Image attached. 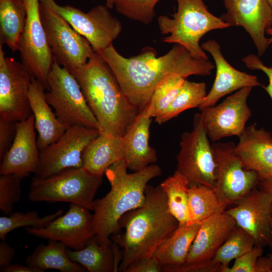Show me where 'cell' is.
<instances>
[{
  "instance_id": "6da1fadb",
  "label": "cell",
  "mask_w": 272,
  "mask_h": 272,
  "mask_svg": "<svg viewBox=\"0 0 272 272\" xmlns=\"http://www.w3.org/2000/svg\"><path fill=\"white\" fill-rule=\"evenodd\" d=\"M98 53L110 68L126 98L140 112L150 101L158 84L166 77L208 76L215 68L209 59L197 58L177 44L159 57L155 49L146 46L139 54L125 57L113 44Z\"/></svg>"
},
{
  "instance_id": "7a4b0ae2",
  "label": "cell",
  "mask_w": 272,
  "mask_h": 272,
  "mask_svg": "<svg viewBox=\"0 0 272 272\" xmlns=\"http://www.w3.org/2000/svg\"><path fill=\"white\" fill-rule=\"evenodd\" d=\"M145 194L142 207L128 212L120 219L119 224L124 232L111 236L122 250L118 271L125 272L134 261L152 257L179 226L168 210L167 198L160 185L156 187L147 185Z\"/></svg>"
},
{
  "instance_id": "3957f363",
  "label": "cell",
  "mask_w": 272,
  "mask_h": 272,
  "mask_svg": "<svg viewBox=\"0 0 272 272\" xmlns=\"http://www.w3.org/2000/svg\"><path fill=\"white\" fill-rule=\"evenodd\" d=\"M100 126V133L123 137L140 113L126 98L110 68L96 52L72 73Z\"/></svg>"
},
{
  "instance_id": "277c9868",
  "label": "cell",
  "mask_w": 272,
  "mask_h": 272,
  "mask_svg": "<svg viewBox=\"0 0 272 272\" xmlns=\"http://www.w3.org/2000/svg\"><path fill=\"white\" fill-rule=\"evenodd\" d=\"M127 169L124 159L108 168L105 174L110 190L104 196L95 200L92 228L101 245L112 244L110 237L121 230L119 224L121 217L144 204L148 182L162 173L160 167L155 164L132 173H127Z\"/></svg>"
},
{
  "instance_id": "5b68a950",
  "label": "cell",
  "mask_w": 272,
  "mask_h": 272,
  "mask_svg": "<svg viewBox=\"0 0 272 272\" xmlns=\"http://www.w3.org/2000/svg\"><path fill=\"white\" fill-rule=\"evenodd\" d=\"M177 11L169 17L160 16L158 27L163 42L180 45L194 57L209 59L199 44L203 36L213 30L230 27L220 17L212 14L203 0H176Z\"/></svg>"
},
{
  "instance_id": "8992f818",
  "label": "cell",
  "mask_w": 272,
  "mask_h": 272,
  "mask_svg": "<svg viewBox=\"0 0 272 272\" xmlns=\"http://www.w3.org/2000/svg\"><path fill=\"white\" fill-rule=\"evenodd\" d=\"M102 181L83 167L70 168L47 178H32L28 198L32 202H66L90 211L95 208L94 197Z\"/></svg>"
},
{
  "instance_id": "52a82bcc",
  "label": "cell",
  "mask_w": 272,
  "mask_h": 272,
  "mask_svg": "<svg viewBox=\"0 0 272 272\" xmlns=\"http://www.w3.org/2000/svg\"><path fill=\"white\" fill-rule=\"evenodd\" d=\"M45 99L57 118L68 127L81 125L98 130L99 124L74 76L54 60L47 78Z\"/></svg>"
},
{
  "instance_id": "ba28073f",
  "label": "cell",
  "mask_w": 272,
  "mask_h": 272,
  "mask_svg": "<svg viewBox=\"0 0 272 272\" xmlns=\"http://www.w3.org/2000/svg\"><path fill=\"white\" fill-rule=\"evenodd\" d=\"M40 13L54 60L71 73L86 64L96 53L89 42L63 18L41 3Z\"/></svg>"
},
{
  "instance_id": "9c48e42d",
  "label": "cell",
  "mask_w": 272,
  "mask_h": 272,
  "mask_svg": "<svg viewBox=\"0 0 272 272\" xmlns=\"http://www.w3.org/2000/svg\"><path fill=\"white\" fill-rule=\"evenodd\" d=\"M40 3L61 16L100 53L120 34L122 25L106 5L94 6L88 12L70 5L60 6L54 0H40Z\"/></svg>"
},
{
  "instance_id": "30bf717a",
  "label": "cell",
  "mask_w": 272,
  "mask_h": 272,
  "mask_svg": "<svg viewBox=\"0 0 272 272\" xmlns=\"http://www.w3.org/2000/svg\"><path fill=\"white\" fill-rule=\"evenodd\" d=\"M193 123L192 130L181 135L177 170L186 177L189 184H202L215 189L216 164L200 113L194 115Z\"/></svg>"
},
{
  "instance_id": "8fae6325",
  "label": "cell",
  "mask_w": 272,
  "mask_h": 272,
  "mask_svg": "<svg viewBox=\"0 0 272 272\" xmlns=\"http://www.w3.org/2000/svg\"><path fill=\"white\" fill-rule=\"evenodd\" d=\"M27 17L18 51L21 63L48 90L47 78L54 62L40 13V0H23Z\"/></svg>"
},
{
  "instance_id": "7c38bea8",
  "label": "cell",
  "mask_w": 272,
  "mask_h": 272,
  "mask_svg": "<svg viewBox=\"0 0 272 272\" xmlns=\"http://www.w3.org/2000/svg\"><path fill=\"white\" fill-rule=\"evenodd\" d=\"M216 164L215 190L228 205L235 203L256 188L260 179L255 171L245 168L231 142L212 145Z\"/></svg>"
},
{
  "instance_id": "4fadbf2b",
  "label": "cell",
  "mask_w": 272,
  "mask_h": 272,
  "mask_svg": "<svg viewBox=\"0 0 272 272\" xmlns=\"http://www.w3.org/2000/svg\"><path fill=\"white\" fill-rule=\"evenodd\" d=\"M32 76L21 62L5 55L0 44V118L19 122L32 114L28 94Z\"/></svg>"
},
{
  "instance_id": "5bb4252c",
  "label": "cell",
  "mask_w": 272,
  "mask_h": 272,
  "mask_svg": "<svg viewBox=\"0 0 272 272\" xmlns=\"http://www.w3.org/2000/svg\"><path fill=\"white\" fill-rule=\"evenodd\" d=\"M99 133L98 130L81 125L69 127L59 139L39 151L35 175L47 178L67 169L83 167V151Z\"/></svg>"
},
{
  "instance_id": "9a60e30c",
  "label": "cell",
  "mask_w": 272,
  "mask_h": 272,
  "mask_svg": "<svg viewBox=\"0 0 272 272\" xmlns=\"http://www.w3.org/2000/svg\"><path fill=\"white\" fill-rule=\"evenodd\" d=\"M236 225L226 212L202 221L184 263L174 272L218 271L211 259Z\"/></svg>"
},
{
  "instance_id": "2e32d148",
  "label": "cell",
  "mask_w": 272,
  "mask_h": 272,
  "mask_svg": "<svg viewBox=\"0 0 272 272\" xmlns=\"http://www.w3.org/2000/svg\"><path fill=\"white\" fill-rule=\"evenodd\" d=\"M252 87L243 88L227 97L218 105L201 110L200 121L209 139L216 142L226 137L244 133L251 116L247 100Z\"/></svg>"
},
{
  "instance_id": "e0dca14e",
  "label": "cell",
  "mask_w": 272,
  "mask_h": 272,
  "mask_svg": "<svg viewBox=\"0 0 272 272\" xmlns=\"http://www.w3.org/2000/svg\"><path fill=\"white\" fill-rule=\"evenodd\" d=\"M226 12L220 18L230 27H241L250 36L258 56L263 55L269 45L265 36L272 27V9L267 0H222Z\"/></svg>"
},
{
  "instance_id": "ac0fdd59",
  "label": "cell",
  "mask_w": 272,
  "mask_h": 272,
  "mask_svg": "<svg viewBox=\"0 0 272 272\" xmlns=\"http://www.w3.org/2000/svg\"><path fill=\"white\" fill-rule=\"evenodd\" d=\"M234 208L225 211L253 238L257 246L272 244L270 221L272 218V196L256 188L237 200Z\"/></svg>"
},
{
  "instance_id": "d6986e66",
  "label": "cell",
  "mask_w": 272,
  "mask_h": 272,
  "mask_svg": "<svg viewBox=\"0 0 272 272\" xmlns=\"http://www.w3.org/2000/svg\"><path fill=\"white\" fill-rule=\"evenodd\" d=\"M92 218L90 210L71 203L65 214L58 216L47 226L39 228L28 227L25 230L30 235L59 241L66 247L79 250L94 237Z\"/></svg>"
},
{
  "instance_id": "ffe728a7",
  "label": "cell",
  "mask_w": 272,
  "mask_h": 272,
  "mask_svg": "<svg viewBox=\"0 0 272 272\" xmlns=\"http://www.w3.org/2000/svg\"><path fill=\"white\" fill-rule=\"evenodd\" d=\"M34 117L17 122L13 144L1 161L0 174H13L20 179L37 171L39 150L35 131Z\"/></svg>"
},
{
  "instance_id": "44dd1931",
  "label": "cell",
  "mask_w": 272,
  "mask_h": 272,
  "mask_svg": "<svg viewBox=\"0 0 272 272\" xmlns=\"http://www.w3.org/2000/svg\"><path fill=\"white\" fill-rule=\"evenodd\" d=\"M201 47L212 56L216 72L213 86L198 107L200 111L215 105L221 98L243 88L262 86L256 76L240 71L229 63L215 40H208Z\"/></svg>"
},
{
  "instance_id": "7402d4cb",
  "label": "cell",
  "mask_w": 272,
  "mask_h": 272,
  "mask_svg": "<svg viewBox=\"0 0 272 272\" xmlns=\"http://www.w3.org/2000/svg\"><path fill=\"white\" fill-rule=\"evenodd\" d=\"M235 147L245 168L256 172L260 180L272 176V135L256 123L246 127Z\"/></svg>"
},
{
  "instance_id": "603a6c76",
  "label": "cell",
  "mask_w": 272,
  "mask_h": 272,
  "mask_svg": "<svg viewBox=\"0 0 272 272\" xmlns=\"http://www.w3.org/2000/svg\"><path fill=\"white\" fill-rule=\"evenodd\" d=\"M152 118L148 103L122 137L123 159L130 170H141L157 160L155 149L149 145L150 127Z\"/></svg>"
},
{
  "instance_id": "cb8c5ba5",
  "label": "cell",
  "mask_w": 272,
  "mask_h": 272,
  "mask_svg": "<svg viewBox=\"0 0 272 272\" xmlns=\"http://www.w3.org/2000/svg\"><path fill=\"white\" fill-rule=\"evenodd\" d=\"M45 89L40 82L32 77L28 97L38 134L37 143L39 151L56 141L69 127L52 111L45 99Z\"/></svg>"
},
{
  "instance_id": "d4e9b609",
  "label": "cell",
  "mask_w": 272,
  "mask_h": 272,
  "mask_svg": "<svg viewBox=\"0 0 272 272\" xmlns=\"http://www.w3.org/2000/svg\"><path fill=\"white\" fill-rule=\"evenodd\" d=\"M200 224L193 222L178 226L157 248L153 257L162 265L164 272H174L184 263Z\"/></svg>"
},
{
  "instance_id": "484cf974",
  "label": "cell",
  "mask_w": 272,
  "mask_h": 272,
  "mask_svg": "<svg viewBox=\"0 0 272 272\" xmlns=\"http://www.w3.org/2000/svg\"><path fill=\"white\" fill-rule=\"evenodd\" d=\"M123 157L122 137L99 133L83 151V167L95 176L102 177L108 168Z\"/></svg>"
},
{
  "instance_id": "4316f807",
  "label": "cell",
  "mask_w": 272,
  "mask_h": 272,
  "mask_svg": "<svg viewBox=\"0 0 272 272\" xmlns=\"http://www.w3.org/2000/svg\"><path fill=\"white\" fill-rule=\"evenodd\" d=\"M69 258L90 272H116L122 260V251L115 242L100 244L95 237L79 250L67 249Z\"/></svg>"
},
{
  "instance_id": "83f0119b",
  "label": "cell",
  "mask_w": 272,
  "mask_h": 272,
  "mask_svg": "<svg viewBox=\"0 0 272 272\" xmlns=\"http://www.w3.org/2000/svg\"><path fill=\"white\" fill-rule=\"evenodd\" d=\"M66 246L60 242L49 240L47 245H38L27 257L26 264L43 272L55 269L61 272H85L87 269L73 261L67 253Z\"/></svg>"
},
{
  "instance_id": "f1b7e54d",
  "label": "cell",
  "mask_w": 272,
  "mask_h": 272,
  "mask_svg": "<svg viewBox=\"0 0 272 272\" xmlns=\"http://www.w3.org/2000/svg\"><path fill=\"white\" fill-rule=\"evenodd\" d=\"M23 0H0V44L13 52L18 51L20 37L26 20Z\"/></svg>"
},
{
  "instance_id": "f546056e",
  "label": "cell",
  "mask_w": 272,
  "mask_h": 272,
  "mask_svg": "<svg viewBox=\"0 0 272 272\" xmlns=\"http://www.w3.org/2000/svg\"><path fill=\"white\" fill-rule=\"evenodd\" d=\"M228 205L215 189L202 184H189V223L201 222L215 215L223 213Z\"/></svg>"
},
{
  "instance_id": "4dcf8cb0",
  "label": "cell",
  "mask_w": 272,
  "mask_h": 272,
  "mask_svg": "<svg viewBox=\"0 0 272 272\" xmlns=\"http://www.w3.org/2000/svg\"><path fill=\"white\" fill-rule=\"evenodd\" d=\"M160 186L165 194L168 210L178 221V226L189 223L188 188L189 182L178 170L163 181Z\"/></svg>"
},
{
  "instance_id": "1f68e13d",
  "label": "cell",
  "mask_w": 272,
  "mask_h": 272,
  "mask_svg": "<svg viewBox=\"0 0 272 272\" xmlns=\"http://www.w3.org/2000/svg\"><path fill=\"white\" fill-rule=\"evenodd\" d=\"M207 94L205 83L191 82L186 79L170 105L160 115L155 117V121L161 124L187 109L198 108Z\"/></svg>"
},
{
  "instance_id": "d6a6232c",
  "label": "cell",
  "mask_w": 272,
  "mask_h": 272,
  "mask_svg": "<svg viewBox=\"0 0 272 272\" xmlns=\"http://www.w3.org/2000/svg\"><path fill=\"white\" fill-rule=\"evenodd\" d=\"M255 245L252 237L236 225L211 261L215 265L222 266L220 272H226L232 260L249 251Z\"/></svg>"
},
{
  "instance_id": "836d02e7",
  "label": "cell",
  "mask_w": 272,
  "mask_h": 272,
  "mask_svg": "<svg viewBox=\"0 0 272 272\" xmlns=\"http://www.w3.org/2000/svg\"><path fill=\"white\" fill-rule=\"evenodd\" d=\"M62 213L63 210L60 209L53 214L40 217L35 211H31L25 213L15 212L9 217H1L0 239L6 240V236L9 232L19 228L45 227Z\"/></svg>"
},
{
  "instance_id": "e575fe53",
  "label": "cell",
  "mask_w": 272,
  "mask_h": 272,
  "mask_svg": "<svg viewBox=\"0 0 272 272\" xmlns=\"http://www.w3.org/2000/svg\"><path fill=\"white\" fill-rule=\"evenodd\" d=\"M186 79L179 75H171L158 84L149 102L152 117H157L168 107Z\"/></svg>"
},
{
  "instance_id": "d590c367",
  "label": "cell",
  "mask_w": 272,
  "mask_h": 272,
  "mask_svg": "<svg viewBox=\"0 0 272 272\" xmlns=\"http://www.w3.org/2000/svg\"><path fill=\"white\" fill-rule=\"evenodd\" d=\"M160 0H114L116 11L127 18L145 25L153 22Z\"/></svg>"
},
{
  "instance_id": "8d00e7d4",
  "label": "cell",
  "mask_w": 272,
  "mask_h": 272,
  "mask_svg": "<svg viewBox=\"0 0 272 272\" xmlns=\"http://www.w3.org/2000/svg\"><path fill=\"white\" fill-rule=\"evenodd\" d=\"M20 179L13 174L0 176V209L5 214H12L13 206L21 198Z\"/></svg>"
},
{
  "instance_id": "74e56055",
  "label": "cell",
  "mask_w": 272,
  "mask_h": 272,
  "mask_svg": "<svg viewBox=\"0 0 272 272\" xmlns=\"http://www.w3.org/2000/svg\"><path fill=\"white\" fill-rule=\"evenodd\" d=\"M262 247L255 245L252 249L236 258L233 266L229 267L226 272H255L257 260L263 251Z\"/></svg>"
},
{
  "instance_id": "f35d334b",
  "label": "cell",
  "mask_w": 272,
  "mask_h": 272,
  "mask_svg": "<svg viewBox=\"0 0 272 272\" xmlns=\"http://www.w3.org/2000/svg\"><path fill=\"white\" fill-rule=\"evenodd\" d=\"M17 122L7 121L0 118V160L11 148L16 133Z\"/></svg>"
},
{
  "instance_id": "ab89813d",
  "label": "cell",
  "mask_w": 272,
  "mask_h": 272,
  "mask_svg": "<svg viewBox=\"0 0 272 272\" xmlns=\"http://www.w3.org/2000/svg\"><path fill=\"white\" fill-rule=\"evenodd\" d=\"M270 43H272V38L269 39ZM242 61L247 68L252 70H260L267 76L268 84L263 87L272 100V67H268L264 64L259 59V56L255 54H248L242 58Z\"/></svg>"
},
{
  "instance_id": "60d3db41",
  "label": "cell",
  "mask_w": 272,
  "mask_h": 272,
  "mask_svg": "<svg viewBox=\"0 0 272 272\" xmlns=\"http://www.w3.org/2000/svg\"><path fill=\"white\" fill-rule=\"evenodd\" d=\"M125 272H164L162 265L153 256L134 261Z\"/></svg>"
},
{
  "instance_id": "b9f144b4",
  "label": "cell",
  "mask_w": 272,
  "mask_h": 272,
  "mask_svg": "<svg viewBox=\"0 0 272 272\" xmlns=\"http://www.w3.org/2000/svg\"><path fill=\"white\" fill-rule=\"evenodd\" d=\"M15 253V249L6 240H1L0 242V268L11 264Z\"/></svg>"
},
{
  "instance_id": "7bdbcfd3",
  "label": "cell",
  "mask_w": 272,
  "mask_h": 272,
  "mask_svg": "<svg viewBox=\"0 0 272 272\" xmlns=\"http://www.w3.org/2000/svg\"><path fill=\"white\" fill-rule=\"evenodd\" d=\"M1 272H41L36 268L27 265H23L20 263L10 264L4 267L0 268Z\"/></svg>"
},
{
  "instance_id": "ee69618b",
  "label": "cell",
  "mask_w": 272,
  "mask_h": 272,
  "mask_svg": "<svg viewBox=\"0 0 272 272\" xmlns=\"http://www.w3.org/2000/svg\"><path fill=\"white\" fill-rule=\"evenodd\" d=\"M255 272H272L271 257L260 256L256 262Z\"/></svg>"
},
{
  "instance_id": "f6af8a7d",
  "label": "cell",
  "mask_w": 272,
  "mask_h": 272,
  "mask_svg": "<svg viewBox=\"0 0 272 272\" xmlns=\"http://www.w3.org/2000/svg\"><path fill=\"white\" fill-rule=\"evenodd\" d=\"M258 186L272 196V176L260 180Z\"/></svg>"
},
{
  "instance_id": "bcb514c9",
  "label": "cell",
  "mask_w": 272,
  "mask_h": 272,
  "mask_svg": "<svg viewBox=\"0 0 272 272\" xmlns=\"http://www.w3.org/2000/svg\"><path fill=\"white\" fill-rule=\"evenodd\" d=\"M106 6L110 9L114 7V0H105Z\"/></svg>"
},
{
  "instance_id": "7dc6e473",
  "label": "cell",
  "mask_w": 272,
  "mask_h": 272,
  "mask_svg": "<svg viewBox=\"0 0 272 272\" xmlns=\"http://www.w3.org/2000/svg\"><path fill=\"white\" fill-rule=\"evenodd\" d=\"M266 33L269 35L272 36V27L267 30Z\"/></svg>"
},
{
  "instance_id": "c3c4849f",
  "label": "cell",
  "mask_w": 272,
  "mask_h": 272,
  "mask_svg": "<svg viewBox=\"0 0 272 272\" xmlns=\"http://www.w3.org/2000/svg\"><path fill=\"white\" fill-rule=\"evenodd\" d=\"M270 234H271V239H272V218H271L270 221ZM271 257L272 259V255Z\"/></svg>"
},
{
  "instance_id": "681fc988",
  "label": "cell",
  "mask_w": 272,
  "mask_h": 272,
  "mask_svg": "<svg viewBox=\"0 0 272 272\" xmlns=\"http://www.w3.org/2000/svg\"><path fill=\"white\" fill-rule=\"evenodd\" d=\"M272 9V0H267Z\"/></svg>"
}]
</instances>
